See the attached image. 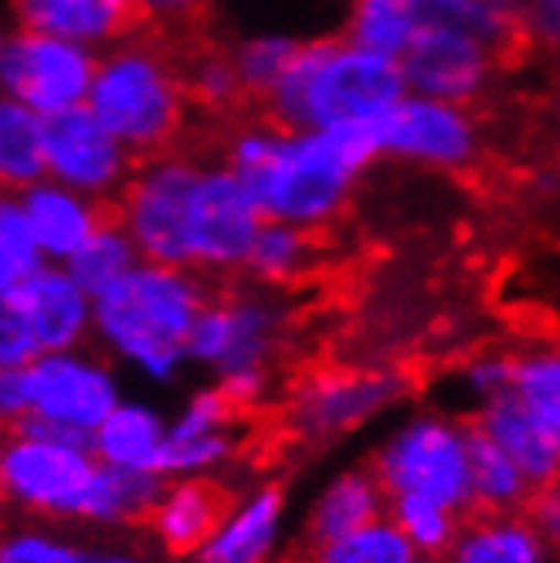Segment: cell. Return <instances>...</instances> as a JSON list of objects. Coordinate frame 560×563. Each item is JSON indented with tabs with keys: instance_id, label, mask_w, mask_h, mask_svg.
Returning a JSON list of instances; mask_svg holds the SVG:
<instances>
[{
	"instance_id": "43",
	"label": "cell",
	"mask_w": 560,
	"mask_h": 563,
	"mask_svg": "<svg viewBox=\"0 0 560 563\" xmlns=\"http://www.w3.org/2000/svg\"><path fill=\"white\" fill-rule=\"evenodd\" d=\"M92 563H146V560L133 556V553H96Z\"/></svg>"
},
{
	"instance_id": "17",
	"label": "cell",
	"mask_w": 560,
	"mask_h": 563,
	"mask_svg": "<svg viewBox=\"0 0 560 563\" xmlns=\"http://www.w3.org/2000/svg\"><path fill=\"white\" fill-rule=\"evenodd\" d=\"M234 506V493L224 482L211 475H187L167 482L146 527L153 530L160 550L187 560L201 553V547L221 530V522Z\"/></svg>"
},
{
	"instance_id": "42",
	"label": "cell",
	"mask_w": 560,
	"mask_h": 563,
	"mask_svg": "<svg viewBox=\"0 0 560 563\" xmlns=\"http://www.w3.org/2000/svg\"><path fill=\"white\" fill-rule=\"evenodd\" d=\"M140 4H143L146 24H153L160 31H171V27H184L194 18H201L211 0H140Z\"/></svg>"
},
{
	"instance_id": "31",
	"label": "cell",
	"mask_w": 560,
	"mask_h": 563,
	"mask_svg": "<svg viewBox=\"0 0 560 563\" xmlns=\"http://www.w3.org/2000/svg\"><path fill=\"white\" fill-rule=\"evenodd\" d=\"M299 45L303 42L289 34H252L228 48L252 106H262L278 89V82H283L299 55Z\"/></svg>"
},
{
	"instance_id": "24",
	"label": "cell",
	"mask_w": 560,
	"mask_h": 563,
	"mask_svg": "<svg viewBox=\"0 0 560 563\" xmlns=\"http://www.w3.org/2000/svg\"><path fill=\"white\" fill-rule=\"evenodd\" d=\"M167 434L171 424H164L153 408L127 400L119 405L92 434V452L99 462L123 468V472H156L160 455L167 449Z\"/></svg>"
},
{
	"instance_id": "30",
	"label": "cell",
	"mask_w": 560,
	"mask_h": 563,
	"mask_svg": "<svg viewBox=\"0 0 560 563\" xmlns=\"http://www.w3.org/2000/svg\"><path fill=\"white\" fill-rule=\"evenodd\" d=\"M140 262H143V255L136 249V241L130 238L123 221L109 214L86 245L65 262V268L75 275L78 286L96 299L106 289H112L119 278H127Z\"/></svg>"
},
{
	"instance_id": "45",
	"label": "cell",
	"mask_w": 560,
	"mask_h": 563,
	"mask_svg": "<svg viewBox=\"0 0 560 563\" xmlns=\"http://www.w3.org/2000/svg\"><path fill=\"white\" fill-rule=\"evenodd\" d=\"M421 4H425V11L435 18V14H442V11H449L452 4H455V0H421Z\"/></svg>"
},
{
	"instance_id": "14",
	"label": "cell",
	"mask_w": 560,
	"mask_h": 563,
	"mask_svg": "<svg viewBox=\"0 0 560 563\" xmlns=\"http://www.w3.org/2000/svg\"><path fill=\"white\" fill-rule=\"evenodd\" d=\"M499 65L503 58L490 45L446 18H428L415 45L402 58L408 92L472 109L496 86Z\"/></svg>"
},
{
	"instance_id": "20",
	"label": "cell",
	"mask_w": 560,
	"mask_h": 563,
	"mask_svg": "<svg viewBox=\"0 0 560 563\" xmlns=\"http://www.w3.org/2000/svg\"><path fill=\"white\" fill-rule=\"evenodd\" d=\"M387 489L381 475L374 472L371 462L364 465H350L340 475H333L319 496L312 499L306 519H303V530L296 537V543L303 547H316V543H327L337 537H347L367 522L387 516Z\"/></svg>"
},
{
	"instance_id": "18",
	"label": "cell",
	"mask_w": 560,
	"mask_h": 563,
	"mask_svg": "<svg viewBox=\"0 0 560 563\" xmlns=\"http://www.w3.org/2000/svg\"><path fill=\"white\" fill-rule=\"evenodd\" d=\"M18 27L68 37L92 52H106L140 31V0H11Z\"/></svg>"
},
{
	"instance_id": "13",
	"label": "cell",
	"mask_w": 560,
	"mask_h": 563,
	"mask_svg": "<svg viewBox=\"0 0 560 563\" xmlns=\"http://www.w3.org/2000/svg\"><path fill=\"white\" fill-rule=\"evenodd\" d=\"M405 390L408 380L394 371H323L296 387L286 421L309 441H330L394 408Z\"/></svg>"
},
{
	"instance_id": "3",
	"label": "cell",
	"mask_w": 560,
	"mask_h": 563,
	"mask_svg": "<svg viewBox=\"0 0 560 563\" xmlns=\"http://www.w3.org/2000/svg\"><path fill=\"white\" fill-rule=\"evenodd\" d=\"M408 96L397 58L367 52L347 37L303 42L293 68L262 102V115L283 130H330L381 123Z\"/></svg>"
},
{
	"instance_id": "16",
	"label": "cell",
	"mask_w": 560,
	"mask_h": 563,
	"mask_svg": "<svg viewBox=\"0 0 560 563\" xmlns=\"http://www.w3.org/2000/svg\"><path fill=\"white\" fill-rule=\"evenodd\" d=\"M0 316L14 319L42 353L83 350L96 336V299L55 262L0 296Z\"/></svg>"
},
{
	"instance_id": "10",
	"label": "cell",
	"mask_w": 560,
	"mask_h": 563,
	"mask_svg": "<svg viewBox=\"0 0 560 563\" xmlns=\"http://www.w3.org/2000/svg\"><path fill=\"white\" fill-rule=\"evenodd\" d=\"M262 224L265 214L249 184L224 159H208L190 208V268L205 278L245 272Z\"/></svg>"
},
{
	"instance_id": "29",
	"label": "cell",
	"mask_w": 560,
	"mask_h": 563,
	"mask_svg": "<svg viewBox=\"0 0 560 563\" xmlns=\"http://www.w3.org/2000/svg\"><path fill=\"white\" fill-rule=\"evenodd\" d=\"M45 177V115L14 99H4L0 102V184L8 194H18Z\"/></svg>"
},
{
	"instance_id": "47",
	"label": "cell",
	"mask_w": 560,
	"mask_h": 563,
	"mask_svg": "<svg viewBox=\"0 0 560 563\" xmlns=\"http://www.w3.org/2000/svg\"><path fill=\"white\" fill-rule=\"evenodd\" d=\"M506 4H516V8H524V4H527V0H506Z\"/></svg>"
},
{
	"instance_id": "23",
	"label": "cell",
	"mask_w": 560,
	"mask_h": 563,
	"mask_svg": "<svg viewBox=\"0 0 560 563\" xmlns=\"http://www.w3.org/2000/svg\"><path fill=\"white\" fill-rule=\"evenodd\" d=\"M553 553L527 519L516 512H469L446 563H550Z\"/></svg>"
},
{
	"instance_id": "27",
	"label": "cell",
	"mask_w": 560,
	"mask_h": 563,
	"mask_svg": "<svg viewBox=\"0 0 560 563\" xmlns=\"http://www.w3.org/2000/svg\"><path fill=\"white\" fill-rule=\"evenodd\" d=\"M316 258H319L316 231H306L286 221H265L249 252L245 275L255 286L286 289L316 268Z\"/></svg>"
},
{
	"instance_id": "32",
	"label": "cell",
	"mask_w": 560,
	"mask_h": 563,
	"mask_svg": "<svg viewBox=\"0 0 560 563\" xmlns=\"http://www.w3.org/2000/svg\"><path fill=\"white\" fill-rule=\"evenodd\" d=\"M387 516L397 522V530L415 543V550L425 560H446L465 519V512H455L442 503H435L428 496H415V493L391 496Z\"/></svg>"
},
{
	"instance_id": "2",
	"label": "cell",
	"mask_w": 560,
	"mask_h": 563,
	"mask_svg": "<svg viewBox=\"0 0 560 563\" xmlns=\"http://www.w3.org/2000/svg\"><path fill=\"white\" fill-rule=\"evenodd\" d=\"M0 478L11 506L48 519L86 522H150L171 482L153 472L112 468L86 445L24 431L8 434Z\"/></svg>"
},
{
	"instance_id": "33",
	"label": "cell",
	"mask_w": 560,
	"mask_h": 563,
	"mask_svg": "<svg viewBox=\"0 0 560 563\" xmlns=\"http://www.w3.org/2000/svg\"><path fill=\"white\" fill-rule=\"evenodd\" d=\"M184 75H187V92L197 112L231 115L242 106H252L228 48H197L194 55L184 58Z\"/></svg>"
},
{
	"instance_id": "38",
	"label": "cell",
	"mask_w": 560,
	"mask_h": 563,
	"mask_svg": "<svg viewBox=\"0 0 560 563\" xmlns=\"http://www.w3.org/2000/svg\"><path fill=\"white\" fill-rule=\"evenodd\" d=\"M92 556L96 553H86L83 547L34 530L11 533L0 550V563H92Z\"/></svg>"
},
{
	"instance_id": "26",
	"label": "cell",
	"mask_w": 560,
	"mask_h": 563,
	"mask_svg": "<svg viewBox=\"0 0 560 563\" xmlns=\"http://www.w3.org/2000/svg\"><path fill=\"white\" fill-rule=\"evenodd\" d=\"M469 459H472V512H516L534 496L524 475L499 441L469 421Z\"/></svg>"
},
{
	"instance_id": "36",
	"label": "cell",
	"mask_w": 560,
	"mask_h": 563,
	"mask_svg": "<svg viewBox=\"0 0 560 563\" xmlns=\"http://www.w3.org/2000/svg\"><path fill=\"white\" fill-rule=\"evenodd\" d=\"M435 18H446L479 42L490 45L499 58L524 48V24H519V8L506 0H455V4Z\"/></svg>"
},
{
	"instance_id": "4",
	"label": "cell",
	"mask_w": 560,
	"mask_h": 563,
	"mask_svg": "<svg viewBox=\"0 0 560 563\" xmlns=\"http://www.w3.org/2000/svg\"><path fill=\"white\" fill-rule=\"evenodd\" d=\"M211 292L201 272L140 262L96 296V340L150 380L167 384L187 356V340Z\"/></svg>"
},
{
	"instance_id": "8",
	"label": "cell",
	"mask_w": 560,
	"mask_h": 563,
	"mask_svg": "<svg viewBox=\"0 0 560 563\" xmlns=\"http://www.w3.org/2000/svg\"><path fill=\"white\" fill-rule=\"evenodd\" d=\"M387 496H428L455 512H472L469 424L446 415H418L394 428L371 459Z\"/></svg>"
},
{
	"instance_id": "15",
	"label": "cell",
	"mask_w": 560,
	"mask_h": 563,
	"mask_svg": "<svg viewBox=\"0 0 560 563\" xmlns=\"http://www.w3.org/2000/svg\"><path fill=\"white\" fill-rule=\"evenodd\" d=\"M45 153L52 180L102 205H116L136 170V156L99 123L89 106L45 119Z\"/></svg>"
},
{
	"instance_id": "11",
	"label": "cell",
	"mask_w": 560,
	"mask_h": 563,
	"mask_svg": "<svg viewBox=\"0 0 560 563\" xmlns=\"http://www.w3.org/2000/svg\"><path fill=\"white\" fill-rule=\"evenodd\" d=\"M381 140L387 159L435 174H465L483 156V126L472 106L418 92H408L381 119Z\"/></svg>"
},
{
	"instance_id": "6",
	"label": "cell",
	"mask_w": 560,
	"mask_h": 563,
	"mask_svg": "<svg viewBox=\"0 0 560 563\" xmlns=\"http://www.w3.org/2000/svg\"><path fill=\"white\" fill-rule=\"evenodd\" d=\"M119 405L112 371L86 350L45 353L21 371L0 374V411L8 421L37 418L92 438Z\"/></svg>"
},
{
	"instance_id": "22",
	"label": "cell",
	"mask_w": 560,
	"mask_h": 563,
	"mask_svg": "<svg viewBox=\"0 0 560 563\" xmlns=\"http://www.w3.org/2000/svg\"><path fill=\"white\" fill-rule=\"evenodd\" d=\"M472 421L499 441V445L509 452V459L524 468V475L530 478L534 489H543V486H550V482H560L557 441L516 390L486 400V405L472 415Z\"/></svg>"
},
{
	"instance_id": "19",
	"label": "cell",
	"mask_w": 560,
	"mask_h": 563,
	"mask_svg": "<svg viewBox=\"0 0 560 563\" xmlns=\"http://www.w3.org/2000/svg\"><path fill=\"white\" fill-rule=\"evenodd\" d=\"M18 200H21V208H24L37 241H42L45 258L55 265H65L112 214L109 205H102V200L78 194L52 177L18 190Z\"/></svg>"
},
{
	"instance_id": "39",
	"label": "cell",
	"mask_w": 560,
	"mask_h": 563,
	"mask_svg": "<svg viewBox=\"0 0 560 563\" xmlns=\"http://www.w3.org/2000/svg\"><path fill=\"white\" fill-rule=\"evenodd\" d=\"M462 384L479 411L486 400L509 394L516 387V353H483V356L469 360L462 371Z\"/></svg>"
},
{
	"instance_id": "48",
	"label": "cell",
	"mask_w": 560,
	"mask_h": 563,
	"mask_svg": "<svg viewBox=\"0 0 560 563\" xmlns=\"http://www.w3.org/2000/svg\"><path fill=\"white\" fill-rule=\"evenodd\" d=\"M421 563H446V560H421Z\"/></svg>"
},
{
	"instance_id": "40",
	"label": "cell",
	"mask_w": 560,
	"mask_h": 563,
	"mask_svg": "<svg viewBox=\"0 0 560 563\" xmlns=\"http://www.w3.org/2000/svg\"><path fill=\"white\" fill-rule=\"evenodd\" d=\"M524 48L560 58V0H527L519 8Z\"/></svg>"
},
{
	"instance_id": "44",
	"label": "cell",
	"mask_w": 560,
	"mask_h": 563,
	"mask_svg": "<svg viewBox=\"0 0 560 563\" xmlns=\"http://www.w3.org/2000/svg\"><path fill=\"white\" fill-rule=\"evenodd\" d=\"M550 115L557 119V126H560V75L553 78V86H550Z\"/></svg>"
},
{
	"instance_id": "12",
	"label": "cell",
	"mask_w": 560,
	"mask_h": 563,
	"mask_svg": "<svg viewBox=\"0 0 560 563\" xmlns=\"http://www.w3.org/2000/svg\"><path fill=\"white\" fill-rule=\"evenodd\" d=\"M283 333V309L262 292H221L211 296L197 316L187 340L194 364L211 367L218 377L268 374V364Z\"/></svg>"
},
{
	"instance_id": "25",
	"label": "cell",
	"mask_w": 560,
	"mask_h": 563,
	"mask_svg": "<svg viewBox=\"0 0 560 563\" xmlns=\"http://www.w3.org/2000/svg\"><path fill=\"white\" fill-rule=\"evenodd\" d=\"M421 0H350L343 18V37L367 52L402 62L415 37L428 24Z\"/></svg>"
},
{
	"instance_id": "7",
	"label": "cell",
	"mask_w": 560,
	"mask_h": 563,
	"mask_svg": "<svg viewBox=\"0 0 560 563\" xmlns=\"http://www.w3.org/2000/svg\"><path fill=\"white\" fill-rule=\"evenodd\" d=\"M208 159L184 150H167L136 159V170L112 214L123 221L146 262L190 268V208Z\"/></svg>"
},
{
	"instance_id": "9",
	"label": "cell",
	"mask_w": 560,
	"mask_h": 563,
	"mask_svg": "<svg viewBox=\"0 0 560 563\" xmlns=\"http://www.w3.org/2000/svg\"><path fill=\"white\" fill-rule=\"evenodd\" d=\"M99 68V52L68 37L14 27L0 42V89L37 115L86 106Z\"/></svg>"
},
{
	"instance_id": "41",
	"label": "cell",
	"mask_w": 560,
	"mask_h": 563,
	"mask_svg": "<svg viewBox=\"0 0 560 563\" xmlns=\"http://www.w3.org/2000/svg\"><path fill=\"white\" fill-rule=\"evenodd\" d=\"M527 519L537 527L543 543L553 556H560V482H550L543 489H534V496L524 506Z\"/></svg>"
},
{
	"instance_id": "37",
	"label": "cell",
	"mask_w": 560,
	"mask_h": 563,
	"mask_svg": "<svg viewBox=\"0 0 560 563\" xmlns=\"http://www.w3.org/2000/svg\"><path fill=\"white\" fill-rule=\"evenodd\" d=\"M231 449H234L231 431H215V434H201V438H171L167 434V449L160 455L156 472L164 478L208 475L224 459H231Z\"/></svg>"
},
{
	"instance_id": "28",
	"label": "cell",
	"mask_w": 560,
	"mask_h": 563,
	"mask_svg": "<svg viewBox=\"0 0 560 563\" xmlns=\"http://www.w3.org/2000/svg\"><path fill=\"white\" fill-rule=\"evenodd\" d=\"M421 560L425 556L397 530V522L391 516H381L367 522V527L316 547L293 543L286 556V563H421Z\"/></svg>"
},
{
	"instance_id": "46",
	"label": "cell",
	"mask_w": 560,
	"mask_h": 563,
	"mask_svg": "<svg viewBox=\"0 0 560 563\" xmlns=\"http://www.w3.org/2000/svg\"><path fill=\"white\" fill-rule=\"evenodd\" d=\"M553 177L560 180V150H557V159H553Z\"/></svg>"
},
{
	"instance_id": "35",
	"label": "cell",
	"mask_w": 560,
	"mask_h": 563,
	"mask_svg": "<svg viewBox=\"0 0 560 563\" xmlns=\"http://www.w3.org/2000/svg\"><path fill=\"white\" fill-rule=\"evenodd\" d=\"M527 408L543 421L560 449V346H534L516 353V387Z\"/></svg>"
},
{
	"instance_id": "34",
	"label": "cell",
	"mask_w": 560,
	"mask_h": 563,
	"mask_svg": "<svg viewBox=\"0 0 560 563\" xmlns=\"http://www.w3.org/2000/svg\"><path fill=\"white\" fill-rule=\"evenodd\" d=\"M48 265L42 241H37L18 194H4L0 200V296L18 289L34 272Z\"/></svg>"
},
{
	"instance_id": "1",
	"label": "cell",
	"mask_w": 560,
	"mask_h": 563,
	"mask_svg": "<svg viewBox=\"0 0 560 563\" xmlns=\"http://www.w3.org/2000/svg\"><path fill=\"white\" fill-rule=\"evenodd\" d=\"M221 159L249 184L265 221L319 234L347 214L360 177L384 159V140L381 123L283 130L259 115L228 126Z\"/></svg>"
},
{
	"instance_id": "21",
	"label": "cell",
	"mask_w": 560,
	"mask_h": 563,
	"mask_svg": "<svg viewBox=\"0 0 560 563\" xmlns=\"http://www.w3.org/2000/svg\"><path fill=\"white\" fill-rule=\"evenodd\" d=\"M286 519V493L283 486H259L252 496L238 499L228 512L221 530L201 547V553L190 556L194 563H268L278 537H283Z\"/></svg>"
},
{
	"instance_id": "5",
	"label": "cell",
	"mask_w": 560,
	"mask_h": 563,
	"mask_svg": "<svg viewBox=\"0 0 560 563\" xmlns=\"http://www.w3.org/2000/svg\"><path fill=\"white\" fill-rule=\"evenodd\" d=\"M86 106L136 159L177 150L194 112L184 55L136 31L127 42L99 52Z\"/></svg>"
}]
</instances>
